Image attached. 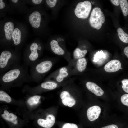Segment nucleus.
Returning a JSON list of instances; mask_svg holds the SVG:
<instances>
[{
    "label": "nucleus",
    "instance_id": "nucleus-1",
    "mask_svg": "<svg viewBox=\"0 0 128 128\" xmlns=\"http://www.w3.org/2000/svg\"><path fill=\"white\" fill-rule=\"evenodd\" d=\"M105 20L104 15L101 9L98 7L94 8L91 12L89 19L91 26L97 30L99 29Z\"/></svg>",
    "mask_w": 128,
    "mask_h": 128
},
{
    "label": "nucleus",
    "instance_id": "nucleus-2",
    "mask_svg": "<svg viewBox=\"0 0 128 128\" xmlns=\"http://www.w3.org/2000/svg\"><path fill=\"white\" fill-rule=\"evenodd\" d=\"M92 7L91 3L86 1L78 3L75 9L74 13L78 18L86 19L88 16Z\"/></svg>",
    "mask_w": 128,
    "mask_h": 128
},
{
    "label": "nucleus",
    "instance_id": "nucleus-3",
    "mask_svg": "<svg viewBox=\"0 0 128 128\" xmlns=\"http://www.w3.org/2000/svg\"><path fill=\"white\" fill-rule=\"evenodd\" d=\"M101 111V109L99 106L95 105L90 107L87 109V113L88 119L91 121L96 120L99 117Z\"/></svg>",
    "mask_w": 128,
    "mask_h": 128
},
{
    "label": "nucleus",
    "instance_id": "nucleus-4",
    "mask_svg": "<svg viewBox=\"0 0 128 128\" xmlns=\"http://www.w3.org/2000/svg\"><path fill=\"white\" fill-rule=\"evenodd\" d=\"M20 73V70L18 69L10 70L3 75L2 78V80L5 82L12 81L19 77Z\"/></svg>",
    "mask_w": 128,
    "mask_h": 128
},
{
    "label": "nucleus",
    "instance_id": "nucleus-5",
    "mask_svg": "<svg viewBox=\"0 0 128 128\" xmlns=\"http://www.w3.org/2000/svg\"><path fill=\"white\" fill-rule=\"evenodd\" d=\"M121 64L119 60H113L110 61L105 66L104 69L106 72L111 73L118 71L121 68Z\"/></svg>",
    "mask_w": 128,
    "mask_h": 128
},
{
    "label": "nucleus",
    "instance_id": "nucleus-6",
    "mask_svg": "<svg viewBox=\"0 0 128 128\" xmlns=\"http://www.w3.org/2000/svg\"><path fill=\"white\" fill-rule=\"evenodd\" d=\"M60 97L62 103L65 106L71 107L76 103L75 99L71 97L69 93L67 91L62 92L60 94Z\"/></svg>",
    "mask_w": 128,
    "mask_h": 128
},
{
    "label": "nucleus",
    "instance_id": "nucleus-7",
    "mask_svg": "<svg viewBox=\"0 0 128 128\" xmlns=\"http://www.w3.org/2000/svg\"><path fill=\"white\" fill-rule=\"evenodd\" d=\"M46 119H39L37 121L38 124L45 128H50L53 126L55 122V118L53 115H48Z\"/></svg>",
    "mask_w": 128,
    "mask_h": 128
},
{
    "label": "nucleus",
    "instance_id": "nucleus-8",
    "mask_svg": "<svg viewBox=\"0 0 128 128\" xmlns=\"http://www.w3.org/2000/svg\"><path fill=\"white\" fill-rule=\"evenodd\" d=\"M53 65L52 62L49 60L42 61L37 64L36 67V71L39 73H43L49 71Z\"/></svg>",
    "mask_w": 128,
    "mask_h": 128
},
{
    "label": "nucleus",
    "instance_id": "nucleus-9",
    "mask_svg": "<svg viewBox=\"0 0 128 128\" xmlns=\"http://www.w3.org/2000/svg\"><path fill=\"white\" fill-rule=\"evenodd\" d=\"M86 86L90 91L97 96H101L104 94V92L103 89L93 82H87L86 84Z\"/></svg>",
    "mask_w": 128,
    "mask_h": 128
},
{
    "label": "nucleus",
    "instance_id": "nucleus-10",
    "mask_svg": "<svg viewBox=\"0 0 128 128\" xmlns=\"http://www.w3.org/2000/svg\"><path fill=\"white\" fill-rule=\"evenodd\" d=\"M29 23L33 27L37 28L40 27L41 15L39 12L37 11L33 12L29 16Z\"/></svg>",
    "mask_w": 128,
    "mask_h": 128
},
{
    "label": "nucleus",
    "instance_id": "nucleus-11",
    "mask_svg": "<svg viewBox=\"0 0 128 128\" xmlns=\"http://www.w3.org/2000/svg\"><path fill=\"white\" fill-rule=\"evenodd\" d=\"M12 56L11 52L8 50L4 51L1 52L0 56V68H4L7 66Z\"/></svg>",
    "mask_w": 128,
    "mask_h": 128
},
{
    "label": "nucleus",
    "instance_id": "nucleus-12",
    "mask_svg": "<svg viewBox=\"0 0 128 128\" xmlns=\"http://www.w3.org/2000/svg\"><path fill=\"white\" fill-rule=\"evenodd\" d=\"M14 24L11 22H7L4 25V30L6 39L9 40L11 39L13 32L14 31Z\"/></svg>",
    "mask_w": 128,
    "mask_h": 128
},
{
    "label": "nucleus",
    "instance_id": "nucleus-13",
    "mask_svg": "<svg viewBox=\"0 0 128 128\" xmlns=\"http://www.w3.org/2000/svg\"><path fill=\"white\" fill-rule=\"evenodd\" d=\"M38 48V45L35 42L32 43L30 46L31 53L29 56V58L31 61H34L38 58L39 55L37 50Z\"/></svg>",
    "mask_w": 128,
    "mask_h": 128
},
{
    "label": "nucleus",
    "instance_id": "nucleus-14",
    "mask_svg": "<svg viewBox=\"0 0 128 128\" xmlns=\"http://www.w3.org/2000/svg\"><path fill=\"white\" fill-rule=\"evenodd\" d=\"M51 49L55 54L59 55L64 54L65 52L59 46L57 41L54 40H52L50 42Z\"/></svg>",
    "mask_w": 128,
    "mask_h": 128
},
{
    "label": "nucleus",
    "instance_id": "nucleus-15",
    "mask_svg": "<svg viewBox=\"0 0 128 128\" xmlns=\"http://www.w3.org/2000/svg\"><path fill=\"white\" fill-rule=\"evenodd\" d=\"M21 32L20 30L17 28H15L13 32L12 37L14 42L15 45H18L21 42Z\"/></svg>",
    "mask_w": 128,
    "mask_h": 128
},
{
    "label": "nucleus",
    "instance_id": "nucleus-16",
    "mask_svg": "<svg viewBox=\"0 0 128 128\" xmlns=\"http://www.w3.org/2000/svg\"><path fill=\"white\" fill-rule=\"evenodd\" d=\"M87 65V62L86 59L83 58L78 59L76 64L77 68L79 72H82L85 69Z\"/></svg>",
    "mask_w": 128,
    "mask_h": 128
},
{
    "label": "nucleus",
    "instance_id": "nucleus-17",
    "mask_svg": "<svg viewBox=\"0 0 128 128\" xmlns=\"http://www.w3.org/2000/svg\"><path fill=\"white\" fill-rule=\"evenodd\" d=\"M117 31L118 36L121 41L125 43H128V34L120 27L118 28Z\"/></svg>",
    "mask_w": 128,
    "mask_h": 128
},
{
    "label": "nucleus",
    "instance_id": "nucleus-18",
    "mask_svg": "<svg viewBox=\"0 0 128 128\" xmlns=\"http://www.w3.org/2000/svg\"><path fill=\"white\" fill-rule=\"evenodd\" d=\"M67 69L64 67L61 68L59 71V74L57 77L56 79L58 82H61L63 80L64 78L68 75V73L67 72Z\"/></svg>",
    "mask_w": 128,
    "mask_h": 128
},
{
    "label": "nucleus",
    "instance_id": "nucleus-19",
    "mask_svg": "<svg viewBox=\"0 0 128 128\" xmlns=\"http://www.w3.org/2000/svg\"><path fill=\"white\" fill-rule=\"evenodd\" d=\"M1 116L4 119L11 122L14 124H16L18 122L16 120L17 117L13 113H9V114L6 115L3 114Z\"/></svg>",
    "mask_w": 128,
    "mask_h": 128
},
{
    "label": "nucleus",
    "instance_id": "nucleus-20",
    "mask_svg": "<svg viewBox=\"0 0 128 128\" xmlns=\"http://www.w3.org/2000/svg\"><path fill=\"white\" fill-rule=\"evenodd\" d=\"M87 52L86 50H81L79 48H76L73 52L74 58L76 59H79L83 58Z\"/></svg>",
    "mask_w": 128,
    "mask_h": 128
},
{
    "label": "nucleus",
    "instance_id": "nucleus-21",
    "mask_svg": "<svg viewBox=\"0 0 128 128\" xmlns=\"http://www.w3.org/2000/svg\"><path fill=\"white\" fill-rule=\"evenodd\" d=\"M119 4L122 13L124 16L128 14V3L126 0H120Z\"/></svg>",
    "mask_w": 128,
    "mask_h": 128
},
{
    "label": "nucleus",
    "instance_id": "nucleus-22",
    "mask_svg": "<svg viewBox=\"0 0 128 128\" xmlns=\"http://www.w3.org/2000/svg\"><path fill=\"white\" fill-rule=\"evenodd\" d=\"M43 88L49 90L54 89L57 86V83L51 82H46L42 83L41 85Z\"/></svg>",
    "mask_w": 128,
    "mask_h": 128
},
{
    "label": "nucleus",
    "instance_id": "nucleus-23",
    "mask_svg": "<svg viewBox=\"0 0 128 128\" xmlns=\"http://www.w3.org/2000/svg\"><path fill=\"white\" fill-rule=\"evenodd\" d=\"M0 100L9 103L11 102L12 99L10 96L7 93L1 90L0 91Z\"/></svg>",
    "mask_w": 128,
    "mask_h": 128
},
{
    "label": "nucleus",
    "instance_id": "nucleus-24",
    "mask_svg": "<svg viewBox=\"0 0 128 128\" xmlns=\"http://www.w3.org/2000/svg\"><path fill=\"white\" fill-rule=\"evenodd\" d=\"M41 96L38 95H34L30 97L27 100L28 103L30 105H33L37 104L39 102Z\"/></svg>",
    "mask_w": 128,
    "mask_h": 128
},
{
    "label": "nucleus",
    "instance_id": "nucleus-25",
    "mask_svg": "<svg viewBox=\"0 0 128 128\" xmlns=\"http://www.w3.org/2000/svg\"><path fill=\"white\" fill-rule=\"evenodd\" d=\"M122 104L124 106L128 107V94L122 95L120 98Z\"/></svg>",
    "mask_w": 128,
    "mask_h": 128
},
{
    "label": "nucleus",
    "instance_id": "nucleus-26",
    "mask_svg": "<svg viewBox=\"0 0 128 128\" xmlns=\"http://www.w3.org/2000/svg\"><path fill=\"white\" fill-rule=\"evenodd\" d=\"M122 88L127 94H128V79H125L122 80Z\"/></svg>",
    "mask_w": 128,
    "mask_h": 128
},
{
    "label": "nucleus",
    "instance_id": "nucleus-27",
    "mask_svg": "<svg viewBox=\"0 0 128 128\" xmlns=\"http://www.w3.org/2000/svg\"><path fill=\"white\" fill-rule=\"evenodd\" d=\"M62 128H78V126L74 123H66L64 124Z\"/></svg>",
    "mask_w": 128,
    "mask_h": 128
},
{
    "label": "nucleus",
    "instance_id": "nucleus-28",
    "mask_svg": "<svg viewBox=\"0 0 128 128\" xmlns=\"http://www.w3.org/2000/svg\"><path fill=\"white\" fill-rule=\"evenodd\" d=\"M57 1V0H47L46 2L49 7L52 8L55 6Z\"/></svg>",
    "mask_w": 128,
    "mask_h": 128
},
{
    "label": "nucleus",
    "instance_id": "nucleus-29",
    "mask_svg": "<svg viewBox=\"0 0 128 128\" xmlns=\"http://www.w3.org/2000/svg\"><path fill=\"white\" fill-rule=\"evenodd\" d=\"M101 128H118L117 125L112 124L103 127Z\"/></svg>",
    "mask_w": 128,
    "mask_h": 128
},
{
    "label": "nucleus",
    "instance_id": "nucleus-30",
    "mask_svg": "<svg viewBox=\"0 0 128 128\" xmlns=\"http://www.w3.org/2000/svg\"><path fill=\"white\" fill-rule=\"evenodd\" d=\"M111 2L114 5L116 6H118L119 4V0H111Z\"/></svg>",
    "mask_w": 128,
    "mask_h": 128
},
{
    "label": "nucleus",
    "instance_id": "nucleus-31",
    "mask_svg": "<svg viewBox=\"0 0 128 128\" xmlns=\"http://www.w3.org/2000/svg\"><path fill=\"white\" fill-rule=\"evenodd\" d=\"M124 52L126 56L128 58V46L124 48Z\"/></svg>",
    "mask_w": 128,
    "mask_h": 128
},
{
    "label": "nucleus",
    "instance_id": "nucleus-32",
    "mask_svg": "<svg viewBox=\"0 0 128 128\" xmlns=\"http://www.w3.org/2000/svg\"><path fill=\"white\" fill-rule=\"evenodd\" d=\"M5 3L2 0H0V9H1L4 8L5 6Z\"/></svg>",
    "mask_w": 128,
    "mask_h": 128
},
{
    "label": "nucleus",
    "instance_id": "nucleus-33",
    "mask_svg": "<svg viewBox=\"0 0 128 128\" xmlns=\"http://www.w3.org/2000/svg\"><path fill=\"white\" fill-rule=\"evenodd\" d=\"M32 2L33 3L35 4H39L42 1V0H32Z\"/></svg>",
    "mask_w": 128,
    "mask_h": 128
},
{
    "label": "nucleus",
    "instance_id": "nucleus-34",
    "mask_svg": "<svg viewBox=\"0 0 128 128\" xmlns=\"http://www.w3.org/2000/svg\"><path fill=\"white\" fill-rule=\"evenodd\" d=\"M9 114V112L7 110H5L4 111V114Z\"/></svg>",
    "mask_w": 128,
    "mask_h": 128
},
{
    "label": "nucleus",
    "instance_id": "nucleus-35",
    "mask_svg": "<svg viewBox=\"0 0 128 128\" xmlns=\"http://www.w3.org/2000/svg\"><path fill=\"white\" fill-rule=\"evenodd\" d=\"M11 1L14 3H16L18 1V0H12Z\"/></svg>",
    "mask_w": 128,
    "mask_h": 128
}]
</instances>
